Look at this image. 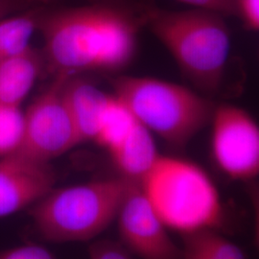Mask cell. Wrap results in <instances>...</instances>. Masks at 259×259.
Listing matches in <instances>:
<instances>
[{"label": "cell", "instance_id": "ffe728a7", "mask_svg": "<svg viewBox=\"0 0 259 259\" xmlns=\"http://www.w3.org/2000/svg\"><path fill=\"white\" fill-rule=\"evenodd\" d=\"M235 16L249 30L259 29V0H235Z\"/></svg>", "mask_w": 259, "mask_h": 259}, {"label": "cell", "instance_id": "5b68a950", "mask_svg": "<svg viewBox=\"0 0 259 259\" xmlns=\"http://www.w3.org/2000/svg\"><path fill=\"white\" fill-rule=\"evenodd\" d=\"M113 90L139 123L174 147L193 139L211 120L215 108L190 89L151 77H119Z\"/></svg>", "mask_w": 259, "mask_h": 259}, {"label": "cell", "instance_id": "3957f363", "mask_svg": "<svg viewBox=\"0 0 259 259\" xmlns=\"http://www.w3.org/2000/svg\"><path fill=\"white\" fill-rule=\"evenodd\" d=\"M139 186L167 229L185 234L222 225L224 209L216 185L189 160L159 156Z\"/></svg>", "mask_w": 259, "mask_h": 259}, {"label": "cell", "instance_id": "30bf717a", "mask_svg": "<svg viewBox=\"0 0 259 259\" xmlns=\"http://www.w3.org/2000/svg\"><path fill=\"white\" fill-rule=\"evenodd\" d=\"M64 97L80 143L94 140L111 95L92 83L72 80L70 76L64 87Z\"/></svg>", "mask_w": 259, "mask_h": 259}, {"label": "cell", "instance_id": "44dd1931", "mask_svg": "<svg viewBox=\"0 0 259 259\" xmlns=\"http://www.w3.org/2000/svg\"><path fill=\"white\" fill-rule=\"evenodd\" d=\"M33 0H0V19L6 18L10 13L26 7Z\"/></svg>", "mask_w": 259, "mask_h": 259}, {"label": "cell", "instance_id": "e0dca14e", "mask_svg": "<svg viewBox=\"0 0 259 259\" xmlns=\"http://www.w3.org/2000/svg\"><path fill=\"white\" fill-rule=\"evenodd\" d=\"M90 259H133L132 253L121 243L101 239L89 247Z\"/></svg>", "mask_w": 259, "mask_h": 259}, {"label": "cell", "instance_id": "2e32d148", "mask_svg": "<svg viewBox=\"0 0 259 259\" xmlns=\"http://www.w3.org/2000/svg\"><path fill=\"white\" fill-rule=\"evenodd\" d=\"M24 127V115L19 107L0 105V157L19 150Z\"/></svg>", "mask_w": 259, "mask_h": 259}, {"label": "cell", "instance_id": "8992f818", "mask_svg": "<svg viewBox=\"0 0 259 259\" xmlns=\"http://www.w3.org/2000/svg\"><path fill=\"white\" fill-rule=\"evenodd\" d=\"M70 76L56 75L54 82L29 107L17 154L37 162L49 163L51 159L80 144L64 97V87Z\"/></svg>", "mask_w": 259, "mask_h": 259}, {"label": "cell", "instance_id": "277c9868", "mask_svg": "<svg viewBox=\"0 0 259 259\" xmlns=\"http://www.w3.org/2000/svg\"><path fill=\"white\" fill-rule=\"evenodd\" d=\"M132 183L120 177L53 188L30 207L31 217L47 240H93L116 220Z\"/></svg>", "mask_w": 259, "mask_h": 259}, {"label": "cell", "instance_id": "ba28073f", "mask_svg": "<svg viewBox=\"0 0 259 259\" xmlns=\"http://www.w3.org/2000/svg\"><path fill=\"white\" fill-rule=\"evenodd\" d=\"M116 221L121 244L141 259H183L182 249L169 236L139 184L132 183Z\"/></svg>", "mask_w": 259, "mask_h": 259}, {"label": "cell", "instance_id": "d6986e66", "mask_svg": "<svg viewBox=\"0 0 259 259\" xmlns=\"http://www.w3.org/2000/svg\"><path fill=\"white\" fill-rule=\"evenodd\" d=\"M194 9L204 10L224 18L235 16V0H176Z\"/></svg>", "mask_w": 259, "mask_h": 259}, {"label": "cell", "instance_id": "9c48e42d", "mask_svg": "<svg viewBox=\"0 0 259 259\" xmlns=\"http://www.w3.org/2000/svg\"><path fill=\"white\" fill-rule=\"evenodd\" d=\"M55 174L49 163L19 154L0 158V217L31 207L53 189Z\"/></svg>", "mask_w": 259, "mask_h": 259}, {"label": "cell", "instance_id": "9a60e30c", "mask_svg": "<svg viewBox=\"0 0 259 259\" xmlns=\"http://www.w3.org/2000/svg\"><path fill=\"white\" fill-rule=\"evenodd\" d=\"M137 122L128 107L114 94L111 95L94 140L109 151L125 138Z\"/></svg>", "mask_w": 259, "mask_h": 259}, {"label": "cell", "instance_id": "7c38bea8", "mask_svg": "<svg viewBox=\"0 0 259 259\" xmlns=\"http://www.w3.org/2000/svg\"><path fill=\"white\" fill-rule=\"evenodd\" d=\"M40 67V58L31 47L0 62V105L19 107L36 82Z\"/></svg>", "mask_w": 259, "mask_h": 259}, {"label": "cell", "instance_id": "6da1fadb", "mask_svg": "<svg viewBox=\"0 0 259 259\" xmlns=\"http://www.w3.org/2000/svg\"><path fill=\"white\" fill-rule=\"evenodd\" d=\"M143 11L111 4L41 13L38 26L45 37L48 62L57 74L85 70L115 71L135 57Z\"/></svg>", "mask_w": 259, "mask_h": 259}, {"label": "cell", "instance_id": "ac0fdd59", "mask_svg": "<svg viewBox=\"0 0 259 259\" xmlns=\"http://www.w3.org/2000/svg\"><path fill=\"white\" fill-rule=\"evenodd\" d=\"M0 259H59L47 248L29 244L0 250Z\"/></svg>", "mask_w": 259, "mask_h": 259}, {"label": "cell", "instance_id": "4fadbf2b", "mask_svg": "<svg viewBox=\"0 0 259 259\" xmlns=\"http://www.w3.org/2000/svg\"><path fill=\"white\" fill-rule=\"evenodd\" d=\"M183 259H246L240 248L214 229L183 234Z\"/></svg>", "mask_w": 259, "mask_h": 259}, {"label": "cell", "instance_id": "52a82bcc", "mask_svg": "<svg viewBox=\"0 0 259 259\" xmlns=\"http://www.w3.org/2000/svg\"><path fill=\"white\" fill-rule=\"evenodd\" d=\"M211 148L223 172L233 180L246 181L259 173V128L248 111L223 104L213 111Z\"/></svg>", "mask_w": 259, "mask_h": 259}, {"label": "cell", "instance_id": "7a4b0ae2", "mask_svg": "<svg viewBox=\"0 0 259 259\" xmlns=\"http://www.w3.org/2000/svg\"><path fill=\"white\" fill-rule=\"evenodd\" d=\"M144 26L173 57L197 88L216 93L223 82L232 48L225 18L201 9L143 11Z\"/></svg>", "mask_w": 259, "mask_h": 259}, {"label": "cell", "instance_id": "8fae6325", "mask_svg": "<svg viewBox=\"0 0 259 259\" xmlns=\"http://www.w3.org/2000/svg\"><path fill=\"white\" fill-rule=\"evenodd\" d=\"M109 153L121 177L139 185L160 156L153 134L139 121Z\"/></svg>", "mask_w": 259, "mask_h": 259}, {"label": "cell", "instance_id": "5bb4252c", "mask_svg": "<svg viewBox=\"0 0 259 259\" xmlns=\"http://www.w3.org/2000/svg\"><path fill=\"white\" fill-rule=\"evenodd\" d=\"M41 12L32 10L26 14L0 19V62L25 51L34 31L38 26Z\"/></svg>", "mask_w": 259, "mask_h": 259}]
</instances>
